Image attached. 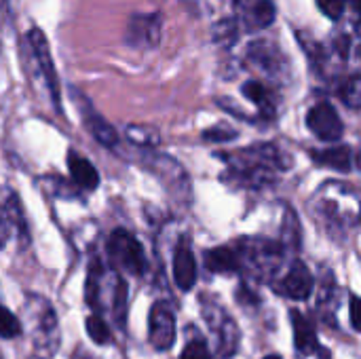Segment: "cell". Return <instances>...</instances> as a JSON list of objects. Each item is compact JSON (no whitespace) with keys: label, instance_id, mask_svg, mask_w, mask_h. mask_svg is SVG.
I'll return each mask as SVG.
<instances>
[{"label":"cell","instance_id":"2e32d148","mask_svg":"<svg viewBox=\"0 0 361 359\" xmlns=\"http://www.w3.org/2000/svg\"><path fill=\"white\" fill-rule=\"evenodd\" d=\"M275 15H277V11H275V4L271 0L254 2V6L250 8V25H252V30L271 25L275 21Z\"/></svg>","mask_w":361,"mask_h":359},{"label":"cell","instance_id":"4316f807","mask_svg":"<svg viewBox=\"0 0 361 359\" xmlns=\"http://www.w3.org/2000/svg\"><path fill=\"white\" fill-rule=\"evenodd\" d=\"M351 4H353V8H355V11L360 8V0H351Z\"/></svg>","mask_w":361,"mask_h":359},{"label":"cell","instance_id":"ba28073f","mask_svg":"<svg viewBox=\"0 0 361 359\" xmlns=\"http://www.w3.org/2000/svg\"><path fill=\"white\" fill-rule=\"evenodd\" d=\"M30 42H32V49H34V55L38 59V66H40V72L47 80V87L51 91V97H53V104L55 108L59 110V85H57V74H55V68H53V61H51V53H49V44H47V38L40 30H32L27 34Z\"/></svg>","mask_w":361,"mask_h":359},{"label":"cell","instance_id":"5b68a950","mask_svg":"<svg viewBox=\"0 0 361 359\" xmlns=\"http://www.w3.org/2000/svg\"><path fill=\"white\" fill-rule=\"evenodd\" d=\"M275 292L286 296V298H292V300H307L313 292L311 271L300 260H296L290 267V271L286 273V277H281L275 284Z\"/></svg>","mask_w":361,"mask_h":359},{"label":"cell","instance_id":"52a82bcc","mask_svg":"<svg viewBox=\"0 0 361 359\" xmlns=\"http://www.w3.org/2000/svg\"><path fill=\"white\" fill-rule=\"evenodd\" d=\"M161 17L152 15H133L127 28V42L131 47H154L161 38Z\"/></svg>","mask_w":361,"mask_h":359},{"label":"cell","instance_id":"d4e9b609","mask_svg":"<svg viewBox=\"0 0 361 359\" xmlns=\"http://www.w3.org/2000/svg\"><path fill=\"white\" fill-rule=\"evenodd\" d=\"M203 135H205V140L224 142V140H233V138H237V131H235V129H231V127H214V129H207Z\"/></svg>","mask_w":361,"mask_h":359},{"label":"cell","instance_id":"4fadbf2b","mask_svg":"<svg viewBox=\"0 0 361 359\" xmlns=\"http://www.w3.org/2000/svg\"><path fill=\"white\" fill-rule=\"evenodd\" d=\"M315 163L332 167L336 171H351L353 169V150L349 146H336V148H328V150H313L311 152Z\"/></svg>","mask_w":361,"mask_h":359},{"label":"cell","instance_id":"6da1fadb","mask_svg":"<svg viewBox=\"0 0 361 359\" xmlns=\"http://www.w3.org/2000/svg\"><path fill=\"white\" fill-rule=\"evenodd\" d=\"M281 152L275 146H254L243 152H233L226 161L231 163L233 174H237L243 182L252 184H267L273 180L275 169H283L286 165L279 163Z\"/></svg>","mask_w":361,"mask_h":359},{"label":"cell","instance_id":"7c38bea8","mask_svg":"<svg viewBox=\"0 0 361 359\" xmlns=\"http://www.w3.org/2000/svg\"><path fill=\"white\" fill-rule=\"evenodd\" d=\"M68 169H70L72 180H74L78 186H82V188H87V190L97 188V184H99V174H97L95 165H93L91 161H87L85 157H80L78 152H74V150L68 154Z\"/></svg>","mask_w":361,"mask_h":359},{"label":"cell","instance_id":"ffe728a7","mask_svg":"<svg viewBox=\"0 0 361 359\" xmlns=\"http://www.w3.org/2000/svg\"><path fill=\"white\" fill-rule=\"evenodd\" d=\"M112 311L116 315V322H123V313L127 311V286L121 277L114 279V300H112Z\"/></svg>","mask_w":361,"mask_h":359},{"label":"cell","instance_id":"5bb4252c","mask_svg":"<svg viewBox=\"0 0 361 359\" xmlns=\"http://www.w3.org/2000/svg\"><path fill=\"white\" fill-rule=\"evenodd\" d=\"M205 267L212 273L224 275V273H235L241 267L239 256L231 248H214L205 254Z\"/></svg>","mask_w":361,"mask_h":359},{"label":"cell","instance_id":"277c9868","mask_svg":"<svg viewBox=\"0 0 361 359\" xmlns=\"http://www.w3.org/2000/svg\"><path fill=\"white\" fill-rule=\"evenodd\" d=\"M148 339L157 351L171 349L176 341V317L165 303H157L148 317Z\"/></svg>","mask_w":361,"mask_h":359},{"label":"cell","instance_id":"484cf974","mask_svg":"<svg viewBox=\"0 0 361 359\" xmlns=\"http://www.w3.org/2000/svg\"><path fill=\"white\" fill-rule=\"evenodd\" d=\"M349 313H351V326H353L355 330H360V317H357V313H360V298H357V296H351Z\"/></svg>","mask_w":361,"mask_h":359},{"label":"cell","instance_id":"8992f818","mask_svg":"<svg viewBox=\"0 0 361 359\" xmlns=\"http://www.w3.org/2000/svg\"><path fill=\"white\" fill-rule=\"evenodd\" d=\"M72 95H76L78 99V110H80V116H82V123L87 127V131L102 144V146H116L118 142V133L114 131V127L99 114L95 112V108L78 93V91H72Z\"/></svg>","mask_w":361,"mask_h":359},{"label":"cell","instance_id":"d6986e66","mask_svg":"<svg viewBox=\"0 0 361 359\" xmlns=\"http://www.w3.org/2000/svg\"><path fill=\"white\" fill-rule=\"evenodd\" d=\"M21 334V324L19 320L4 307H0V336L2 339H15Z\"/></svg>","mask_w":361,"mask_h":359},{"label":"cell","instance_id":"8fae6325","mask_svg":"<svg viewBox=\"0 0 361 359\" xmlns=\"http://www.w3.org/2000/svg\"><path fill=\"white\" fill-rule=\"evenodd\" d=\"M245 248H247V256H250L247 260L256 271L269 273L271 269L279 267V254L281 252L275 243L262 239V241H247Z\"/></svg>","mask_w":361,"mask_h":359},{"label":"cell","instance_id":"7402d4cb","mask_svg":"<svg viewBox=\"0 0 361 359\" xmlns=\"http://www.w3.org/2000/svg\"><path fill=\"white\" fill-rule=\"evenodd\" d=\"M345 4H347V0H317V6L330 19H338L345 11Z\"/></svg>","mask_w":361,"mask_h":359},{"label":"cell","instance_id":"83f0119b","mask_svg":"<svg viewBox=\"0 0 361 359\" xmlns=\"http://www.w3.org/2000/svg\"><path fill=\"white\" fill-rule=\"evenodd\" d=\"M264 359H281V358H279V355H267Z\"/></svg>","mask_w":361,"mask_h":359},{"label":"cell","instance_id":"ac0fdd59","mask_svg":"<svg viewBox=\"0 0 361 359\" xmlns=\"http://www.w3.org/2000/svg\"><path fill=\"white\" fill-rule=\"evenodd\" d=\"M87 334L91 336L93 343L97 345H106L110 343V330H108V324L99 317V315H91L87 320Z\"/></svg>","mask_w":361,"mask_h":359},{"label":"cell","instance_id":"cb8c5ba5","mask_svg":"<svg viewBox=\"0 0 361 359\" xmlns=\"http://www.w3.org/2000/svg\"><path fill=\"white\" fill-rule=\"evenodd\" d=\"M180 359H212L209 358V349L205 347V343L197 341V343H190L184 351Z\"/></svg>","mask_w":361,"mask_h":359},{"label":"cell","instance_id":"9a60e30c","mask_svg":"<svg viewBox=\"0 0 361 359\" xmlns=\"http://www.w3.org/2000/svg\"><path fill=\"white\" fill-rule=\"evenodd\" d=\"M241 91H243V95H245L250 102H254L267 116H273L275 106H273V99H271L269 89H267L262 83H258V80H247V83L241 87Z\"/></svg>","mask_w":361,"mask_h":359},{"label":"cell","instance_id":"30bf717a","mask_svg":"<svg viewBox=\"0 0 361 359\" xmlns=\"http://www.w3.org/2000/svg\"><path fill=\"white\" fill-rule=\"evenodd\" d=\"M290 317H292V326H294V343H296V349L302 355L317 353L319 351V343H317V332H315V326L311 324V320L305 317L300 311H292Z\"/></svg>","mask_w":361,"mask_h":359},{"label":"cell","instance_id":"e0dca14e","mask_svg":"<svg viewBox=\"0 0 361 359\" xmlns=\"http://www.w3.org/2000/svg\"><path fill=\"white\" fill-rule=\"evenodd\" d=\"M127 140L137 144V146H154L159 142V133L150 127H137V125H129L127 127Z\"/></svg>","mask_w":361,"mask_h":359},{"label":"cell","instance_id":"3957f363","mask_svg":"<svg viewBox=\"0 0 361 359\" xmlns=\"http://www.w3.org/2000/svg\"><path fill=\"white\" fill-rule=\"evenodd\" d=\"M307 125L324 142H338L343 138V131H345L336 108L328 102H319L309 110Z\"/></svg>","mask_w":361,"mask_h":359},{"label":"cell","instance_id":"7a4b0ae2","mask_svg":"<svg viewBox=\"0 0 361 359\" xmlns=\"http://www.w3.org/2000/svg\"><path fill=\"white\" fill-rule=\"evenodd\" d=\"M108 254L112 258V262L131 273V275H142L146 269V260H144V250L140 245V241L125 229H116L110 239H108Z\"/></svg>","mask_w":361,"mask_h":359},{"label":"cell","instance_id":"603a6c76","mask_svg":"<svg viewBox=\"0 0 361 359\" xmlns=\"http://www.w3.org/2000/svg\"><path fill=\"white\" fill-rule=\"evenodd\" d=\"M11 224H15L11 220V214L6 209V203L0 201V245H4L11 237Z\"/></svg>","mask_w":361,"mask_h":359},{"label":"cell","instance_id":"9c48e42d","mask_svg":"<svg viewBox=\"0 0 361 359\" xmlns=\"http://www.w3.org/2000/svg\"><path fill=\"white\" fill-rule=\"evenodd\" d=\"M173 281L182 292H190L197 284V262L186 241H182L173 254Z\"/></svg>","mask_w":361,"mask_h":359},{"label":"cell","instance_id":"44dd1931","mask_svg":"<svg viewBox=\"0 0 361 359\" xmlns=\"http://www.w3.org/2000/svg\"><path fill=\"white\" fill-rule=\"evenodd\" d=\"M338 95L343 97L345 104H349L351 108H357L360 106V78L353 76L345 83V87L338 91Z\"/></svg>","mask_w":361,"mask_h":359}]
</instances>
